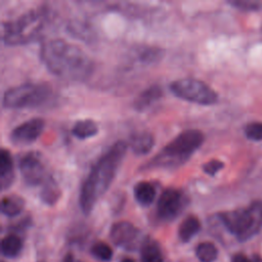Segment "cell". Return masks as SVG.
Listing matches in <instances>:
<instances>
[{"instance_id": "6da1fadb", "label": "cell", "mask_w": 262, "mask_h": 262, "mask_svg": "<svg viewBox=\"0 0 262 262\" xmlns=\"http://www.w3.org/2000/svg\"><path fill=\"white\" fill-rule=\"evenodd\" d=\"M127 143L115 142L92 166L88 176L82 183L79 205L82 212L88 215L93 210L97 200L107 190L125 157Z\"/></svg>"}, {"instance_id": "7a4b0ae2", "label": "cell", "mask_w": 262, "mask_h": 262, "mask_svg": "<svg viewBox=\"0 0 262 262\" xmlns=\"http://www.w3.org/2000/svg\"><path fill=\"white\" fill-rule=\"evenodd\" d=\"M40 57L52 74L68 80H83L93 68L91 59L80 47L62 39L44 42Z\"/></svg>"}, {"instance_id": "3957f363", "label": "cell", "mask_w": 262, "mask_h": 262, "mask_svg": "<svg viewBox=\"0 0 262 262\" xmlns=\"http://www.w3.org/2000/svg\"><path fill=\"white\" fill-rule=\"evenodd\" d=\"M49 21L46 7L30 9L17 18L2 24V40L6 45H23L41 38Z\"/></svg>"}, {"instance_id": "277c9868", "label": "cell", "mask_w": 262, "mask_h": 262, "mask_svg": "<svg viewBox=\"0 0 262 262\" xmlns=\"http://www.w3.org/2000/svg\"><path fill=\"white\" fill-rule=\"evenodd\" d=\"M205 136L200 130H185L167 143L157 156L147 163L146 168L177 167L185 163L203 144Z\"/></svg>"}, {"instance_id": "5b68a950", "label": "cell", "mask_w": 262, "mask_h": 262, "mask_svg": "<svg viewBox=\"0 0 262 262\" xmlns=\"http://www.w3.org/2000/svg\"><path fill=\"white\" fill-rule=\"evenodd\" d=\"M219 218L230 233L238 241L245 242L262 228V202L255 201L247 208L222 212Z\"/></svg>"}, {"instance_id": "8992f818", "label": "cell", "mask_w": 262, "mask_h": 262, "mask_svg": "<svg viewBox=\"0 0 262 262\" xmlns=\"http://www.w3.org/2000/svg\"><path fill=\"white\" fill-rule=\"evenodd\" d=\"M52 95L46 83H25L5 91L2 103L7 108L36 107L44 104Z\"/></svg>"}, {"instance_id": "52a82bcc", "label": "cell", "mask_w": 262, "mask_h": 262, "mask_svg": "<svg viewBox=\"0 0 262 262\" xmlns=\"http://www.w3.org/2000/svg\"><path fill=\"white\" fill-rule=\"evenodd\" d=\"M171 92L184 100L202 105L214 104L217 93L205 82L194 78H181L170 84Z\"/></svg>"}, {"instance_id": "ba28073f", "label": "cell", "mask_w": 262, "mask_h": 262, "mask_svg": "<svg viewBox=\"0 0 262 262\" xmlns=\"http://www.w3.org/2000/svg\"><path fill=\"white\" fill-rule=\"evenodd\" d=\"M186 204L187 198L182 190L172 187L166 188L158 200V217L164 221H171L183 211Z\"/></svg>"}, {"instance_id": "9c48e42d", "label": "cell", "mask_w": 262, "mask_h": 262, "mask_svg": "<svg viewBox=\"0 0 262 262\" xmlns=\"http://www.w3.org/2000/svg\"><path fill=\"white\" fill-rule=\"evenodd\" d=\"M18 167L24 180L30 185L43 184L50 176L38 152L30 151L25 154L18 162Z\"/></svg>"}, {"instance_id": "30bf717a", "label": "cell", "mask_w": 262, "mask_h": 262, "mask_svg": "<svg viewBox=\"0 0 262 262\" xmlns=\"http://www.w3.org/2000/svg\"><path fill=\"white\" fill-rule=\"evenodd\" d=\"M110 237L117 247L134 251L139 246L140 231L129 221H118L112 225Z\"/></svg>"}, {"instance_id": "8fae6325", "label": "cell", "mask_w": 262, "mask_h": 262, "mask_svg": "<svg viewBox=\"0 0 262 262\" xmlns=\"http://www.w3.org/2000/svg\"><path fill=\"white\" fill-rule=\"evenodd\" d=\"M44 129V120L34 118L16 126L10 133V139L15 144H28L35 141Z\"/></svg>"}, {"instance_id": "7c38bea8", "label": "cell", "mask_w": 262, "mask_h": 262, "mask_svg": "<svg viewBox=\"0 0 262 262\" xmlns=\"http://www.w3.org/2000/svg\"><path fill=\"white\" fill-rule=\"evenodd\" d=\"M14 180V168L11 154L2 148L0 152V186L2 189L8 188Z\"/></svg>"}, {"instance_id": "4fadbf2b", "label": "cell", "mask_w": 262, "mask_h": 262, "mask_svg": "<svg viewBox=\"0 0 262 262\" xmlns=\"http://www.w3.org/2000/svg\"><path fill=\"white\" fill-rule=\"evenodd\" d=\"M141 262H164V256L161 247L157 241L151 237H145L140 245Z\"/></svg>"}, {"instance_id": "5bb4252c", "label": "cell", "mask_w": 262, "mask_h": 262, "mask_svg": "<svg viewBox=\"0 0 262 262\" xmlns=\"http://www.w3.org/2000/svg\"><path fill=\"white\" fill-rule=\"evenodd\" d=\"M155 144V138L151 133L147 131L136 132L130 137V146L136 155L148 154Z\"/></svg>"}, {"instance_id": "9a60e30c", "label": "cell", "mask_w": 262, "mask_h": 262, "mask_svg": "<svg viewBox=\"0 0 262 262\" xmlns=\"http://www.w3.org/2000/svg\"><path fill=\"white\" fill-rule=\"evenodd\" d=\"M163 95L162 88L159 85H151L143 90L134 100V107L138 111H142L148 107L150 104L159 100Z\"/></svg>"}, {"instance_id": "2e32d148", "label": "cell", "mask_w": 262, "mask_h": 262, "mask_svg": "<svg viewBox=\"0 0 262 262\" xmlns=\"http://www.w3.org/2000/svg\"><path fill=\"white\" fill-rule=\"evenodd\" d=\"M201 230V222L198 217L189 215L179 225L178 237L182 243L189 242Z\"/></svg>"}, {"instance_id": "e0dca14e", "label": "cell", "mask_w": 262, "mask_h": 262, "mask_svg": "<svg viewBox=\"0 0 262 262\" xmlns=\"http://www.w3.org/2000/svg\"><path fill=\"white\" fill-rule=\"evenodd\" d=\"M134 196L140 205L149 206L156 198V188L150 182L140 181L134 186Z\"/></svg>"}, {"instance_id": "ac0fdd59", "label": "cell", "mask_w": 262, "mask_h": 262, "mask_svg": "<svg viewBox=\"0 0 262 262\" xmlns=\"http://www.w3.org/2000/svg\"><path fill=\"white\" fill-rule=\"evenodd\" d=\"M23 249V241L15 233L5 235L1 241V253L4 257L14 258Z\"/></svg>"}, {"instance_id": "d6986e66", "label": "cell", "mask_w": 262, "mask_h": 262, "mask_svg": "<svg viewBox=\"0 0 262 262\" xmlns=\"http://www.w3.org/2000/svg\"><path fill=\"white\" fill-rule=\"evenodd\" d=\"M25 201L19 195H7L1 200V212L7 217H14L23 212Z\"/></svg>"}, {"instance_id": "ffe728a7", "label": "cell", "mask_w": 262, "mask_h": 262, "mask_svg": "<svg viewBox=\"0 0 262 262\" xmlns=\"http://www.w3.org/2000/svg\"><path fill=\"white\" fill-rule=\"evenodd\" d=\"M98 132L96 123L92 120H80L75 123L72 128V134L79 139H86L94 136Z\"/></svg>"}, {"instance_id": "44dd1931", "label": "cell", "mask_w": 262, "mask_h": 262, "mask_svg": "<svg viewBox=\"0 0 262 262\" xmlns=\"http://www.w3.org/2000/svg\"><path fill=\"white\" fill-rule=\"evenodd\" d=\"M60 196V190L58 188L57 183L54 181V179L50 176L43 184H42V189L40 192V198L41 200L47 204V205H54L57 200Z\"/></svg>"}, {"instance_id": "7402d4cb", "label": "cell", "mask_w": 262, "mask_h": 262, "mask_svg": "<svg viewBox=\"0 0 262 262\" xmlns=\"http://www.w3.org/2000/svg\"><path fill=\"white\" fill-rule=\"evenodd\" d=\"M195 255L201 262H214L217 259L218 250L213 243L203 242L195 247Z\"/></svg>"}, {"instance_id": "603a6c76", "label": "cell", "mask_w": 262, "mask_h": 262, "mask_svg": "<svg viewBox=\"0 0 262 262\" xmlns=\"http://www.w3.org/2000/svg\"><path fill=\"white\" fill-rule=\"evenodd\" d=\"M90 251L96 259L101 261H110L114 255L111 246L104 242H96L92 245Z\"/></svg>"}, {"instance_id": "cb8c5ba5", "label": "cell", "mask_w": 262, "mask_h": 262, "mask_svg": "<svg viewBox=\"0 0 262 262\" xmlns=\"http://www.w3.org/2000/svg\"><path fill=\"white\" fill-rule=\"evenodd\" d=\"M229 3L238 9L247 11L259 10L262 7V2L258 0H232Z\"/></svg>"}, {"instance_id": "d4e9b609", "label": "cell", "mask_w": 262, "mask_h": 262, "mask_svg": "<svg viewBox=\"0 0 262 262\" xmlns=\"http://www.w3.org/2000/svg\"><path fill=\"white\" fill-rule=\"evenodd\" d=\"M246 136L252 140L262 139V122H255L247 125L245 128Z\"/></svg>"}, {"instance_id": "484cf974", "label": "cell", "mask_w": 262, "mask_h": 262, "mask_svg": "<svg viewBox=\"0 0 262 262\" xmlns=\"http://www.w3.org/2000/svg\"><path fill=\"white\" fill-rule=\"evenodd\" d=\"M223 167H224L223 162H221L219 160H216V159H213V160H211V161H209V162H207L203 165V170L206 174L215 175Z\"/></svg>"}, {"instance_id": "4316f807", "label": "cell", "mask_w": 262, "mask_h": 262, "mask_svg": "<svg viewBox=\"0 0 262 262\" xmlns=\"http://www.w3.org/2000/svg\"><path fill=\"white\" fill-rule=\"evenodd\" d=\"M160 50H156L155 48H146L144 50H142V53L139 55V58L145 62H150V61H155L160 55Z\"/></svg>"}, {"instance_id": "83f0119b", "label": "cell", "mask_w": 262, "mask_h": 262, "mask_svg": "<svg viewBox=\"0 0 262 262\" xmlns=\"http://www.w3.org/2000/svg\"><path fill=\"white\" fill-rule=\"evenodd\" d=\"M231 262H251V260L247 256H245L244 254H235L232 257Z\"/></svg>"}, {"instance_id": "f1b7e54d", "label": "cell", "mask_w": 262, "mask_h": 262, "mask_svg": "<svg viewBox=\"0 0 262 262\" xmlns=\"http://www.w3.org/2000/svg\"><path fill=\"white\" fill-rule=\"evenodd\" d=\"M62 262H75L74 256L72 253H67L62 259Z\"/></svg>"}, {"instance_id": "f546056e", "label": "cell", "mask_w": 262, "mask_h": 262, "mask_svg": "<svg viewBox=\"0 0 262 262\" xmlns=\"http://www.w3.org/2000/svg\"><path fill=\"white\" fill-rule=\"evenodd\" d=\"M121 262H136V261L133 260L132 258H124Z\"/></svg>"}, {"instance_id": "4dcf8cb0", "label": "cell", "mask_w": 262, "mask_h": 262, "mask_svg": "<svg viewBox=\"0 0 262 262\" xmlns=\"http://www.w3.org/2000/svg\"><path fill=\"white\" fill-rule=\"evenodd\" d=\"M38 262H45V261H42V260H40V261H38Z\"/></svg>"}, {"instance_id": "1f68e13d", "label": "cell", "mask_w": 262, "mask_h": 262, "mask_svg": "<svg viewBox=\"0 0 262 262\" xmlns=\"http://www.w3.org/2000/svg\"><path fill=\"white\" fill-rule=\"evenodd\" d=\"M78 262H85V261H81V260H80V261H78Z\"/></svg>"}, {"instance_id": "d6a6232c", "label": "cell", "mask_w": 262, "mask_h": 262, "mask_svg": "<svg viewBox=\"0 0 262 262\" xmlns=\"http://www.w3.org/2000/svg\"><path fill=\"white\" fill-rule=\"evenodd\" d=\"M2 262H4V261H2Z\"/></svg>"}]
</instances>
